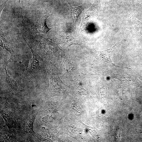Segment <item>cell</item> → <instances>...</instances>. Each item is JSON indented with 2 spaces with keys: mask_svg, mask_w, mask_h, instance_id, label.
<instances>
[{
  "mask_svg": "<svg viewBox=\"0 0 142 142\" xmlns=\"http://www.w3.org/2000/svg\"><path fill=\"white\" fill-rule=\"evenodd\" d=\"M34 51L43 58L49 55H55L58 52L56 45L49 39L40 35H36L32 38Z\"/></svg>",
  "mask_w": 142,
  "mask_h": 142,
  "instance_id": "cell-1",
  "label": "cell"
},
{
  "mask_svg": "<svg viewBox=\"0 0 142 142\" xmlns=\"http://www.w3.org/2000/svg\"><path fill=\"white\" fill-rule=\"evenodd\" d=\"M0 75L1 78L5 80L9 87L13 91L18 93L21 92V89L20 87L14 79L8 75L7 72H5V74H4L1 70Z\"/></svg>",
  "mask_w": 142,
  "mask_h": 142,
  "instance_id": "cell-7",
  "label": "cell"
},
{
  "mask_svg": "<svg viewBox=\"0 0 142 142\" xmlns=\"http://www.w3.org/2000/svg\"><path fill=\"white\" fill-rule=\"evenodd\" d=\"M26 43L31 50L32 57L24 75L26 78L30 80L37 77L41 76L44 73L45 63L43 58L34 51L27 42Z\"/></svg>",
  "mask_w": 142,
  "mask_h": 142,
  "instance_id": "cell-2",
  "label": "cell"
},
{
  "mask_svg": "<svg viewBox=\"0 0 142 142\" xmlns=\"http://www.w3.org/2000/svg\"><path fill=\"white\" fill-rule=\"evenodd\" d=\"M45 67L48 73L50 83V91L53 95L60 93L62 89V83L54 66L51 64L45 63Z\"/></svg>",
  "mask_w": 142,
  "mask_h": 142,
  "instance_id": "cell-4",
  "label": "cell"
},
{
  "mask_svg": "<svg viewBox=\"0 0 142 142\" xmlns=\"http://www.w3.org/2000/svg\"><path fill=\"white\" fill-rule=\"evenodd\" d=\"M15 39L11 35L4 34L1 35L0 46L10 53L11 56L9 59L11 62L20 63L17 58L18 57L17 52L18 47Z\"/></svg>",
  "mask_w": 142,
  "mask_h": 142,
  "instance_id": "cell-3",
  "label": "cell"
},
{
  "mask_svg": "<svg viewBox=\"0 0 142 142\" xmlns=\"http://www.w3.org/2000/svg\"><path fill=\"white\" fill-rule=\"evenodd\" d=\"M51 15L43 14L38 17L31 25V32L33 33H47L52 28L48 27L46 24L47 19Z\"/></svg>",
  "mask_w": 142,
  "mask_h": 142,
  "instance_id": "cell-5",
  "label": "cell"
},
{
  "mask_svg": "<svg viewBox=\"0 0 142 142\" xmlns=\"http://www.w3.org/2000/svg\"><path fill=\"white\" fill-rule=\"evenodd\" d=\"M60 42L64 45L69 46L72 44L80 45L81 42L73 38L72 37L64 36L60 38Z\"/></svg>",
  "mask_w": 142,
  "mask_h": 142,
  "instance_id": "cell-8",
  "label": "cell"
},
{
  "mask_svg": "<svg viewBox=\"0 0 142 142\" xmlns=\"http://www.w3.org/2000/svg\"><path fill=\"white\" fill-rule=\"evenodd\" d=\"M7 1H6V2H5L4 3L1 5L0 10V14H1L3 8L7 6V3H6Z\"/></svg>",
  "mask_w": 142,
  "mask_h": 142,
  "instance_id": "cell-9",
  "label": "cell"
},
{
  "mask_svg": "<svg viewBox=\"0 0 142 142\" xmlns=\"http://www.w3.org/2000/svg\"><path fill=\"white\" fill-rule=\"evenodd\" d=\"M67 2L69 4L68 10L69 11L71 19L74 27L75 28L76 23L78 17L82 12L85 8V4L83 3L80 6L74 7L71 6L69 3Z\"/></svg>",
  "mask_w": 142,
  "mask_h": 142,
  "instance_id": "cell-6",
  "label": "cell"
}]
</instances>
